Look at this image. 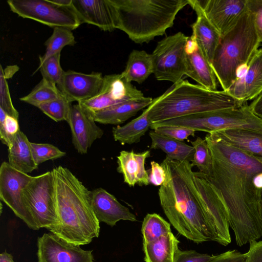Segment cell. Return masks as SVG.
I'll list each match as a JSON object with an SVG mask.
<instances>
[{"mask_svg": "<svg viewBox=\"0 0 262 262\" xmlns=\"http://www.w3.org/2000/svg\"><path fill=\"white\" fill-rule=\"evenodd\" d=\"M212 158L210 172L200 175L223 204L239 247L262 236V164L215 133L205 138Z\"/></svg>", "mask_w": 262, "mask_h": 262, "instance_id": "6da1fadb", "label": "cell"}, {"mask_svg": "<svg viewBox=\"0 0 262 262\" xmlns=\"http://www.w3.org/2000/svg\"><path fill=\"white\" fill-rule=\"evenodd\" d=\"M161 165L166 179L158 195L170 224L181 235L195 243L216 242L215 233L199 196L191 163L166 156Z\"/></svg>", "mask_w": 262, "mask_h": 262, "instance_id": "7a4b0ae2", "label": "cell"}, {"mask_svg": "<svg viewBox=\"0 0 262 262\" xmlns=\"http://www.w3.org/2000/svg\"><path fill=\"white\" fill-rule=\"evenodd\" d=\"M55 183L57 226L48 229L75 245H84L98 237L100 222L93 211L90 191L68 168L52 170Z\"/></svg>", "mask_w": 262, "mask_h": 262, "instance_id": "3957f363", "label": "cell"}, {"mask_svg": "<svg viewBox=\"0 0 262 262\" xmlns=\"http://www.w3.org/2000/svg\"><path fill=\"white\" fill-rule=\"evenodd\" d=\"M116 29L136 43H147L172 27L178 12L188 0H111Z\"/></svg>", "mask_w": 262, "mask_h": 262, "instance_id": "277c9868", "label": "cell"}, {"mask_svg": "<svg viewBox=\"0 0 262 262\" xmlns=\"http://www.w3.org/2000/svg\"><path fill=\"white\" fill-rule=\"evenodd\" d=\"M226 91L208 90L181 79L158 97L149 113L151 123L196 113L236 108L246 103Z\"/></svg>", "mask_w": 262, "mask_h": 262, "instance_id": "5b68a950", "label": "cell"}, {"mask_svg": "<svg viewBox=\"0 0 262 262\" xmlns=\"http://www.w3.org/2000/svg\"><path fill=\"white\" fill-rule=\"evenodd\" d=\"M261 43L253 16L247 9L221 37L214 52L211 67L223 90L227 91L244 71Z\"/></svg>", "mask_w": 262, "mask_h": 262, "instance_id": "8992f818", "label": "cell"}, {"mask_svg": "<svg viewBox=\"0 0 262 262\" xmlns=\"http://www.w3.org/2000/svg\"><path fill=\"white\" fill-rule=\"evenodd\" d=\"M162 126L183 127L208 133L230 129L262 132V119L250 110L247 103L233 108L185 115L152 123L150 128Z\"/></svg>", "mask_w": 262, "mask_h": 262, "instance_id": "52a82bcc", "label": "cell"}, {"mask_svg": "<svg viewBox=\"0 0 262 262\" xmlns=\"http://www.w3.org/2000/svg\"><path fill=\"white\" fill-rule=\"evenodd\" d=\"M25 204L39 228L59 225L55 183L52 171L33 177L23 190Z\"/></svg>", "mask_w": 262, "mask_h": 262, "instance_id": "ba28073f", "label": "cell"}, {"mask_svg": "<svg viewBox=\"0 0 262 262\" xmlns=\"http://www.w3.org/2000/svg\"><path fill=\"white\" fill-rule=\"evenodd\" d=\"M188 39V36L180 32L158 42L151 54L153 74L158 80L169 81L174 84L186 75Z\"/></svg>", "mask_w": 262, "mask_h": 262, "instance_id": "9c48e42d", "label": "cell"}, {"mask_svg": "<svg viewBox=\"0 0 262 262\" xmlns=\"http://www.w3.org/2000/svg\"><path fill=\"white\" fill-rule=\"evenodd\" d=\"M10 10L18 16L33 19L53 28L75 30L81 23L71 7H63L49 0H8Z\"/></svg>", "mask_w": 262, "mask_h": 262, "instance_id": "30bf717a", "label": "cell"}, {"mask_svg": "<svg viewBox=\"0 0 262 262\" xmlns=\"http://www.w3.org/2000/svg\"><path fill=\"white\" fill-rule=\"evenodd\" d=\"M33 177L3 162L0 166V199L30 229L38 230L40 228L27 208L23 194L24 188Z\"/></svg>", "mask_w": 262, "mask_h": 262, "instance_id": "8fae6325", "label": "cell"}, {"mask_svg": "<svg viewBox=\"0 0 262 262\" xmlns=\"http://www.w3.org/2000/svg\"><path fill=\"white\" fill-rule=\"evenodd\" d=\"M142 91L127 81L121 74L103 76L101 88L93 98L79 103L92 113L130 100L143 98Z\"/></svg>", "mask_w": 262, "mask_h": 262, "instance_id": "7c38bea8", "label": "cell"}, {"mask_svg": "<svg viewBox=\"0 0 262 262\" xmlns=\"http://www.w3.org/2000/svg\"><path fill=\"white\" fill-rule=\"evenodd\" d=\"M37 246L38 262H95L93 250H83L51 232L38 237Z\"/></svg>", "mask_w": 262, "mask_h": 262, "instance_id": "4fadbf2b", "label": "cell"}, {"mask_svg": "<svg viewBox=\"0 0 262 262\" xmlns=\"http://www.w3.org/2000/svg\"><path fill=\"white\" fill-rule=\"evenodd\" d=\"M199 196L216 234V242L224 246L231 242L225 209L211 187L198 172H194Z\"/></svg>", "mask_w": 262, "mask_h": 262, "instance_id": "5bb4252c", "label": "cell"}, {"mask_svg": "<svg viewBox=\"0 0 262 262\" xmlns=\"http://www.w3.org/2000/svg\"><path fill=\"white\" fill-rule=\"evenodd\" d=\"M197 1L221 37L236 25L247 10V0Z\"/></svg>", "mask_w": 262, "mask_h": 262, "instance_id": "9a60e30c", "label": "cell"}, {"mask_svg": "<svg viewBox=\"0 0 262 262\" xmlns=\"http://www.w3.org/2000/svg\"><path fill=\"white\" fill-rule=\"evenodd\" d=\"M103 80L100 72L85 74L72 70L64 71L57 85L62 94L71 102L89 100L99 92Z\"/></svg>", "mask_w": 262, "mask_h": 262, "instance_id": "2e32d148", "label": "cell"}, {"mask_svg": "<svg viewBox=\"0 0 262 262\" xmlns=\"http://www.w3.org/2000/svg\"><path fill=\"white\" fill-rule=\"evenodd\" d=\"M68 123L71 128L73 146L81 155L86 154L94 141L104 134L96 124L92 114L79 103L72 106Z\"/></svg>", "mask_w": 262, "mask_h": 262, "instance_id": "e0dca14e", "label": "cell"}, {"mask_svg": "<svg viewBox=\"0 0 262 262\" xmlns=\"http://www.w3.org/2000/svg\"><path fill=\"white\" fill-rule=\"evenodd\" d=\"M72 7L81 24L98 27L104 31L116 29V12L111 0H72Z\"/></svg>", "mask_w": 262, "mask_h": 262, "instance_id": "ac0fdd59", "label": "cell"}, {"mask_svg": "<svg viewBox=\"0 0 262 262\" xmlns=\"http://www.w3.org/2000/svg\"><path fill=\"white\" fill-rule=\"evenodd\" d=\"M226 91L246 102L253 100L262 91V47L257 50L244 71Z\"/></svg>", "mask_w": 262, "mask_h": 262, "instance_id": "d6986e66", "label": "cell"}, {"mask_svg": "<svg viewBox=\"0 0 262 262\" xmlns=\"http://www.w3.org/2000/svg\"><path fill=\"white\" fill-rule=\"evenodd\" d=\"M91 204L98 221L113 227L121 221H137L136 216L102 188L91 191Z\"/></svg>", "mask_w": 262, "mask_h": 262, "instance_id": "ffe728a7", "label": "cell"}, {"mask_svg": "<svg viewBox=\"0 0 262 262\" xmlns=\"http://www.w3.org/2000/svg\"><path fill=\"white\" fill-rule=\"evenodd\" d=\"M186 52V75L208 90H217V80L211 65L191 36L188 37Z\"/></svg>", "mask_w": 262, "mask_h": 262, "instance_id": "44dd1931", "label": "cell"}, {"mask_svg": "<svg viewBox=\"0 0 262 262\" xmlns=\"http://www.w3.org/2000/svg\"><path fill=\"white\" fill-rule=\"evenodd\" d=\"M188 5L196 14V19L191 25L192 34L191 37L196 42L211 65L221 35L206 17L197 0H188Z\"/></svg>", "mask_w": 262, "mask_h": 262, "instance_id": "7402d4cb", "label": "cell"}, {"mask_svg": "<svg viewBox=\"0 0 262 262\" xmlns=\"http://www.w3.org/2000/svg\"><path fill=\"white\" fill-rule=\"evenodd\" d=\"M150 150L136 153L122 150L117 157V170L123 175L124 182L130 187L149 184V174L145 168L146 159L150 157Z\"/></svg>", "mask_w": 262, "mask_h": 262, "instance_id": "603a6c76", "label": "cell"}, {"mask_svg": "<svg viewBox=\"0 0 262 262\" xmlns=\"http://www.w3.org/2000/svg\"><path fill=\"white\" fill-rule=\"evenodd\" d=\"M153 101L151 97L123 102L92 113L96 122L103 124L119 125L135 116L140 110L148 107Z\"/></svg>", "mask_w": 262, "mask_h": 262, "instance_id": "cb8c5ba5", "label": "cell"}, {"mask_svg": "<svg viewBox=\"0 0 262 262\" xmlns=\"http://www.w3.org/2000/svg\"><path fill=\"white\" fill-rule=\"evenodd\" d=\"M215 133L227 143L262 164V132L230 129Z\"/></svg>", "mask_w": 262, "mask_h": 262, "instance_id": "d4e9b609", "label": "cell"}, {"mask_svg": "<svg viewBox=\"0 0 262 262\" xmlns=\"http://www.w3.org/2000/svg\"><path fill=\"white\" fill-rule=\"evenodd\" d=\"M30 142L20 130L15 136L11 146L8 148L9 164L24 173H29L38 168L34 161Z\"/></svg>", "mask_w": 262, "mask_h": 262, "instance_id": "484cf974", "label": "cell"}, {"mask_svg": "<svg viewBox=\"0 0 262 262\" xmlns=\"http://www.w3.org/2000/svg\"><path fill=\"white\" fill-rule=\"evenodd\" d=\"M157 99L158 97L154 98L152 102L137 118L124 125L114 127L112 133L115 140L122 145L139 142L150 126L149 113Z\"/></svg>", "mask_w": 262, "mask_h": 262, "instance_id": "4316f807", "label": "cell"}, {"mask_svg": "<svg viewBox=\"0 0 262 262\" xmlns=\"http://www.w3.org/2000/svg\"><path fill=\"white\" fill-rule=\"evenodd\" d=\"M149 136L151 140L150 149H160L171 160L181 162L192 161L195 152V149L192 145L158 134L154 130L150 131Z\"/></svg>", "mask_w": 262, "mask_h": 262, "instance_id": "83f0119b", "label": "cell"}, {"mask_svg": "<svg viewBox=\"0 0 262 262\" xmlns=\"http://www.w3.org/2000/svg\"><path fill=\"white\" fill-rule=\"evenodd\" d=\"M180 242L170 232L154 241L143 243L145 262H174Z\"/></svg>", "mask_w": 262, "mask_h": 262, "instance_id": "f1b7e54d", "label": "cell"}, {"mask_svg": "<svg viewBox=\"0 0 262 262\" xmlns=\"http://www.w3.org/2000/svg\"><path fill=\"white\" fill-rule=\"evenodd\" d=\"M153 73L151 54L144 50H133L128 56L124 70L121 74L128 82L142 84Z\"/></svg>", "mask_w": 262, "mask_h": 262, "instance_id": "f546056e", "label": "cell"}, {"mask_svg": "<svg viewBox=\"0 0 262 262\" xmlns=\"http://www.w3.org/2000/svg\"><path fill=\"white\" fill-rule=\"evenodd\" d=\"M63 95L57 85L43 79L20 100L38 107L42 104L59 98Z\"/></svg>", "mask_w": 262, "mask_h": 262, "instance_id": "4dcf8cb0", "label": "cell"}, {"mask_svg": "<svg viewBox=\"0 0 262 262\" xmlns=\"http://www.w3.org/2000/svg\"><path fill=\"white\" fill-rule=\"evenodd\" d=\"M75 37L71 30L57 27L53 28L51 36L46 40L45 45L46 50L45 54L39 57V61L45 59L61 53L66 46H74L76 43Z\"/></svg>", "mask_w": 262, "mask_h": 262, "instance_id": "1f68e13d", "label": "cell"}, {"mask_svg": "<svg viewBox=\"0 0 262 262\" xmlns=\"http://www.w3.org/2000/svg\"><path fill=\"white\" fill-rule=\"evenodd\" d=\"M141 232L143 243L157 240L171 232L170 224L157 213H148L144 218Z\"/></svg>", "mask_w": 262, "mask_h": 262, "instance_id": "d6a6232c", "label": "cell"}, {"mask_svg": "<svg viewBox=\"0 0 262 262\" xmlns=\"http://www.w3.org/2000/svg\"><path fill=\"white\" fill-rule=\"evenodd\" d=\"M190 142L195 149L192 166L197 167L200 172L208 174L212 168V158L206 140L198 137Z\"/></svg>", "mask_w": 262, "mask_h": 262, "instance_id": "836d02e7", "label": "cell"}, {"mask_svg": "<svg viewBox=\"0 0 262 262\" xmlns=\"http://www.w3.org/2000/svg\"><path fill=\"white\" fill-rule=\"evenodd\" d=\"M72 102L63 95L58 99L41 104L38 107L45 115L56 122L69 121Z\"/></svg>", "mask_w": 262, "mask_h": 262, "instance_id": "e575fe53", "label": "cell"}, {"mask_svg": "<svg viewBox=\"0 0 262 262\" xmlns=\"http://www.w3.org/2000/svg\"><path fill=\"white\" fill-rule=\"evenodd\" d=\"M61 53L55 54L43 61H39L37 70H39L42 79L56 85L60 82L64 71L60 63Z\"/></svg>", "mask_w": 262, "mask_h": 262, "instance_id": "d590c367", "label": "cell"}, {"mask_svg": "<svg viewBox=\"0 0 262 262\" xmlns=\"http://www.w3.org/2000/svg\"><path fill=\"white\" fill-rule=\"evenodd\" d=\"M35 162L37 165L50 160H55L64 157L66 153L56 146L48 143L30 142Z\"/></svg>", "mask_w": 262, "mask_h": 262, "instance_id": "8d00e7d4", "label": "cell"}, {"mask_svg": "<svg viewBox=\"0 0 262 262\" xmlns=\"http://www.w3.org/2000/svg\"><path fill=\"white\" fill-rule=\"evenodd\" d=\"M19 130L18 119L7 115L4 121L0 123V139L2 143L9 148Z\"/></svg>", "mask_w": 262, "mask_h": 262, "instance_id": "74e56055", "label": "cell"}, {"mask_svg": "<svg viewBox=\"0 0 262 262\" xmlns=\"http://www.w3.org/2000/svg\"><path fill=\"white\" fill-rule=\"evenodd\" d=\"M0 108L7 115L18 119L19 113L13 105L8 82L4 75L2 65L0 72Z\"/></svg>", "mask_w": 262, "mask_h": 262, "instance_id": "f35d334b", "label": "cell"}, {"mask_svg": "<svg viewBox=\"0 0 262 262\" xmlns=\"http://www.w3.org/2000/svg\"><path fill=\"white\" fill-rule=\"evenodd\" d=\"M154 130L158 134L182 141L190 136L194 137L196 132L192 129L173 126H159L155 128Z\"/></svg>", "mask_w": 262, "mask_h": 262, "instance_id": "ab89813d", "label": "cell"}, {"mask_svg": "<svg viewBox=\"0 0 262 262\" xmlns=\"http://www.w3.org/2000/svg\"><path fill=\"white\" fill-rule=\"evenodd\" d=\"M215 255L198 252L195 250H178L174 262H209Z\"/></svg>", "mask_w": 262, "mask_h": 262, "instance_id": "60d3db41", "label": "cell"}, {"mask_svg": "<svg viewBox=\"0 0 262 262\" xmlns=\"http://www.w3.org/2000/svg\"><path fill=\"white\" fill-rule=\"evenodd\" d=\"M247 9L252 14L257 31L262 37V0H247Z\"/></svg>", "mask_w": 262, "mask_h": 262, "instance_id": "b9f144b4", "label": "cell"}, {"mask_svg": "<svg viewBox=\"0 0 262 262\" xmlns=\"http://www.w3.org/2000/svg\"><path fill=\"white\" fill-rule=\"evenodd\" d=\"M151 169L149 174V181L155 186H161L166 179V173L163 167L155 161L150 163Z\"/></svg>", "mask_w": 262, "mask_h": 262, "instance_id": "7bdbcfd3", "label": "cell"}, {"mask_svg": "<svg viewBox=\"0 0 262 262\" xmlns=\"http://www.w3.org/2000/svg\"><path fill=\"white\" fill-rule=\"evenodd\" d=\"M246 259V253H242L234 249L215 255V257L209 262H245Z\"/></svg>", "mask_w": 262, "mask_h": 262, "instance_id": "ee69618b", "label": "cell"}, {"mask_svg": "<svg viewBox=\"0 0 262 262\" xmlns=\"http://www.w3.org/2000/svg\"><path fill=\"white\" fill-rule=\"evenodd\" d=\"M249 244L245 262H262V241H254Z\"/></svg>", "mask_w": 262, "mask_h": 262, "instance_id": "f6af8a7d", "label": "cell"}, {"mask_svg": "<svg viewBox=\"0 0 262 262\" xmlns=\"http://www.w3.org/2000/svg\"><path fill=\"white\" fill-rule=\"evenodd\" d=\"M251 111L262 119V91L249 105Z\"/></svg>", "mask_w": 262, "mask_h": 262, "instance_id": "bcb514c9", "label": "cell"}, {"mask_svg": "<svg viewBox=\"0 0 262 262\" xmlns=\"http://www.w3.org/2000/svg\"><path fill=\"white\" fill-rule=\"evenodd\" d=\"M3 72L6 79L11 78L18 70L17 66H9L7 67L5 69H3L2 66Z\"/></svg>", "mask_w": 262, "mask_h": 262, "instance_id": "7dc6e473", "label": "cell"}, {"mask_svg": "<svg viewBox=\"0 0 262 262\" xmlns=\"http://www.w3.org/2000/svg\"><path fill=\"white\" fill-rule=\"evenodd\" d=\"M0 262H15L12 255L6 250L0 254Z\"/></svg>", "mask_w": 262, "mask_h": 262, "instance_id": "c3c4849f", "label": "cell"}, {"mask_svg": "<svg viewBox=\"0 0 262 262\" xmlns=\"http://www.w3.org/2000/svg\"><path fill=\"white\" fill-rule=\"evenodd\" d=\"M51 2L63 7H71L72 6V0H51Z\"/></svg>", "mask_w": 262, "mask_h": 262, "instance_id": "681fc988", "label": "cell"}, {"mask_svg": "<svg viewBox=\"0 0 262 262\" xmlns=\"http://www.w3.org/2000/svg\"><path fill=\"white\" fill-rule=\"evenodd\" d=\"M2 203H1V214L2 213Z\"/></svg>", "mask_w": 262, "mask_h": 262, "instance_id": "f907efd6", "label": "cell"}, {"mask_svg": "<svg viewBox=\"0 0 262 262\" xmlns=\"http://www.w3.org/2000/svg\"><path fill=\"white\" fill-rule=\"evenodd\" d=\"M261 43H262V37H261Z\"/></svg>", "mask_w": 262, "mask_h": 262, "instance_id": "816d5d0a", "label": "cell"}]
</instances>
